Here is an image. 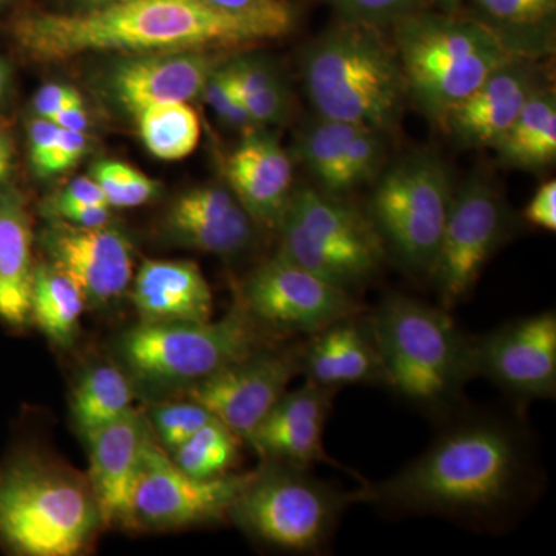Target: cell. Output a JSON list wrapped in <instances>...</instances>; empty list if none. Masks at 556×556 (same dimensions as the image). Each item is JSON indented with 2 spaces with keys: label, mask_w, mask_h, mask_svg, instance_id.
<instances>
[{
  "label": "cell",
  "mask_w": 556,
  "mask_h": 556,
  "mask_svg": "<svg viewBox=\"0 0 556 556\" xmlns=\"http://www.w3.org/2000/svg\"><path fill=\"white\" fill-rule=\"evenodd\" d=\"M135 393L126 372L101 365L87 371L73 391L72 415L84 438L115 422L131 408Z\"/></svg>",
  "instance_id": "f1b7e54d"
},
{
  "label": "cell",
  "mask_w": 556,
  "mask_h": 556,
  "mask_svg": "<svg viewBox=\"0 0 556 556\" xmlns=\"http://www.w3.org/2000/svg\"><path fill=\"white\" fill-rule=\"evenodd\" d=\"M51 200L61 201V203L108 204L100 186H98V182L94 181L90 175L89 177L72 179V181Z\"/></svg>",
  "instance_id": "f6af8a7d"
},
{
  "label": "cell",
  "mask_w": 556,
  "mask_h": 556,
  "mask_svg": "<svg viewBox=\"0 0 556 556\" xmlns=\"http://www.w3.org/2000/svg\"><path fill=\"white\" fill-rule=\"evenodd\" d=\"M101 525L90 484L21 453L0 466V547L22 556H76Z\"/></svg>",
  "instance_id": "5b68a950"
},
{
  "label": "cell",
  "mask_w": 556,
  "mask_h": 556,
  "mask_svg": "<svg viewBox=\"0 0 556 556\" xmlns=\"http://www.w3.org/2000/svg\"><path fill=\"white\" fill-rule=\"evenodd\" d=\"M90 177L98 182L110 207H137L159 195L161 186L130 164L100 160L91 166Z\"/></svg>",
  "instance_id": "836d02e7"
},
{
  "label": "cell",
  "mask_w": 556,
  "mask_h": 556,
  "mask_svg": "<svg viewBox=\"0 0 556 556\" xmlns=\"http://www.w3.org/2000/svg\"><path fill=\"white\" fill-rule=\"evenodd\" d=\"M239 302L263 327L311 336L342 318L362 313L343 291L277 252L252 270Z\"/></svg>",
  "instance_id": "7c38bea8"
},
{
  "label": "cell",
  "mask_w": 556,
  "mask_h": 556,
  "mask_svg": "<svg viewBox=\"0 0 556 556\" xmlns=\"http://www.w3.org/2000/svg\"><path fill=\"white\" fill-rule=\"evenodd\" d=\"M84 102L83 97L75 87L68 84L49 83L36 91L31 100L33 115L50 119L62 109Z\"/></svg>",
  "instance_id": "7bdbcfd3"
},
{
  "label": "cell",
  "mask_w": 556,
  "mask_h": 556,
  "mask_svg": "<svg viewBox=\"0 0 556 556\" xmlns=\"http://www.w3.org/2000/svg\"><path fill=\"white\" fill-rule=\"evenodd\" d=\"M225 62L211 73L206 84H204L203 91H201V98L208 108L214 110L215 115L223 124L232 127V129L247 131L257 126V124L254 123V119L249 116L248 110L241 104L239 94L230 83Z\"/></svg>",
  "instance_id": "74e56055"
},
{
  "label": "cell",
  "mask_w": 556,
  "mask_h": 556,
  "mask_svg": "<svg viewBox=\"0 0 556 556\" xmlns=\"http://www.w3.org/2000/svg\"><path fill=\"white\" fill-rule=\"evenodd\" d=\"M336 393L338 391L309 380L295 391H287L247 439L249 445L263 460L306 468L314 464H325L356 475L354 470L332 459L325 450V426Z\"/></svg>",
  "instance_id": "ac0fdd59"
},
{
  "label": "cell",
  "mask_w": 556,
  "mask_h": 556,
  "mask_svg": "<svg viewBox=\"0 0 556 556\" xmlns=\"http://www.w3.org/2000/svg\"><path fill=\"white\" fill-rule=\"evenodd\" d=\"M149 431L144 417L130 408L115 422L86 438L89 442L90 489L101 525L137 526L135 486Z\"/></svg>",
  "instance_id": "ffe728a7"
},
{
  "label": "cell",
  "mask_w": 556,
  "mask_h": 556,
  "mask_svg": "<svg viewBox=\"0 0 556 556\" xmlns=\"http://www.w3.org/2000/svg\"><path fill=\"white\" fill-rule=\"evenodd\" d=\"M46 214L49 218L64 219L84 228H97V226L112 223L108 204L61 203V201L49 200L46 204Z\"/></svg>",
  "instance_id": "60d3db41"
},
{
  "label": "cell",
  "mask_w": 556,
  "mask_h": 556,
  "mask_svg": "<svg viewBox=\"0 0 556 556\" xmlns=\"http://www.w3.org/2000/svg\"><path fill=\"white\" fill-rule=\"evenodd\" d=\"M116 0H61V11H86L109 5Z\"/></svg>",
  "instance_id": "c3c4849f"
},
{
  "label": "cell",
  "mask_w": 556,
  "mask_h": 556,
  "mask_svg": "<svg viewBox=\"0 0 556 556\" xmlns=\"http://www.w3.org/2000/svg\"><path fill=\"white\" fill-rule=\"evenodd\" d=\"M386 387L428 415H447L463 397L471 371L470 340L450 311L388 294L369 316Z\"/></svg>",
  "instance_id": "277c9868"
},
{
  "label": "cell",
  "mask_w": 556,
  "mask_h": 556,
  "mask_svg": "<svg viewBox=\"0 0 556 556\" xmlns=\"http://www.w3.org/2000/svg\"><path fill=\"white\" fill-rule=\"evenodd\" d=\"M490 28L514 56L548 53L554 42L556 0H471Z\"/></svg>",
  "instance_id": "d4e9b609"
},
{
  "label": "cell",
  "mask_w": 556,
  "mask_h": 556,
  "mask_svg": "<svg viewBox=\"0 0 556 556\" xmlns=\"http://www.w3.org/2000/svg\"><path fill=\"white\" fill-rule=\"evenodd\" d=\"M277 230V252L351 294L379 273L387 254L369 215L321 189L292 190Z\"/></svg>",
  "instance_id": "9c48e42d"
},
{
  "label": "cell",
  "mask_w": 556,
  "mask_h": 556,
  "mask_svg": "<svg viewBox=\"0 0 556 556\" xmlns=\"http://www.w3.org/2000/svg\"><path fill=\"white\" fill-rule=\"evenodd\" d=\"M343 20L383 27L422 10V0H327Z\"/></svg>",
  "instance_id": "f35d334b"
},
{
  "label": "cell",
  "mask_w": 556,
  "mask_h": 556,
  "mask_svg": "<svg viewBox=\"0 0 556 556\" xmlns=\"http://www.w3.org/2000/svg\"><path fill=\"white\" fill-rule=\"evenodd\" d=\"M131 285L130 299L142 321H208L214 299L199 265L189 260H148Z\"/></svg>",
  "instance_id": "603a6c76"
},
{
  "label": "cell",
  "mask_w": 556,
  "mask_h": 556,
  "mask_svg": "<svg viewBox=\"0 0 556 556\" xmlns=\"http://www.w3.org/2000/svg\"><path fill=\"white\" fill-rule=\"evenodd\" d=\"M14 0H0V11L9 9L10 5H13Z\"/></svg>",
  "instance_id": "f5cc1de1"
},
{
  "label": "cell",
  "mask_w": 556,
  "mask_h": 556,
  "mask_svg": "<svg viewBox=\"0 0 556 556\" xmlns=\"http://www.w3.org/2000/svg\"><path fill=\"white\" fill-rule=\"evenodd\" d=\"M507 230L506 204L489 182L470 179L455 190L430 274L441 308L452 311L468 298Z\"/></svg>",
  "instance_id": "8fae6325"
},
{
  "label": "cell",
  "mask_w": 556,
  "mask_h": 556,
  "mask_svg": "<svg viewBox=\"0 0 556 556\" xmlns=\"http://www.w3.org/2000/svg\"><path fill=\"white\" fill-rule=\"evenodd\" d=\"M444 13H456L466 0H437Z\"/></svg>",
  "instance_id": "816d5d0a"
},
{
  "label": "cell",
  "mask_w": 556,
  "mask_h": 556,
  "mask_svg": "<svg viewBox=\"0 0 556 556\" xmlns=\"http://www.w3.org/2000/svg\"><path fill=\"white\" fill-rule=\"evenodd\" d=\"M269 328L237 302L218 321H141L118 339L127 371L150 391L189 388L269 346Z\"/></svg>",
  "instance_id": "52a82bcc"
},
{
  "label": "cell",
  "mask_w": 556,
  "mask_h": 556,
  "mask_svg": "<svg viewBox=\"0 0 556 556\" xmlns=\"http://www.w3.org/2000/svg\"><path fill=\"white\" fill-rule=\"evenodd\" d=\"M163 232L177 247L233 258L244 254L255 243L257 223L243 211L222 219L163 222Z\"/></svg>",
  "instance_id": "4dcf8cb0"
},
{
  "label": "cell",
  "mask_w": 556,
  "mask_h": 556,
  "mask_svg": "<svg viewBox=\"0 0 556 556\" xmlns=\"http://www.w3.org/2000/svg\"><path fill=\"white\" fill-rule=\"evenodd\" d=\"M207 2L222 7V9L243 10L255 5V3L263 2V0H207Z\"/></svg>",
  "instance_id": "f907efd6"
},
{
  "label": "cell",
  "mask_w": 556,
  "mask_h": 556,
  "mask_svg": "<svg viewBox=\"0 0 556 556\" xmlns=\"http://www.w3.org/2000/svg\"><path fill=\"white\" fill-rule=\"evenodd\" d=\"M33 241L27 197L10 182L0 189V320L9 327L31 320Z\"/></svg>",
  "instance_id": "cb8c5ba5"
},
{
  "label": "cell",
  "mask_w": 556,
  "mask_h": 556,
  "mask_svg": "<svg viewBox=\"0 0 556 556\" xmlns=\"http://www.w3.org/2000/svg\"><path fill=\"white\" fill-rule=\"evenodd\" d=\"M393 27L408 97L438 123L493 70L515 58L482 22L455 13L419 10Z\"/></svg>",
  "instance_id": "8992f818"
},
{
  "label": "cell",
  "mask_w": 556,
  "mask_h": 556,
  "mask_svg": "<svg viewBox=\"0 0 556 556\" xmlns=\"http://www.w3.org/2000/svg\"><path fill=\"white\" fill-rule=\"evenodd\" d=\"M225 65L241 104L257 126H278L291 118V91L273 61L239 51Z\"/></svg>",
  "instance_id": "4316f807"
},
{
  "label": "cell",
  "mask_w": 556,
  "mask_h": 556,
  "mask_svg": "<svg viewBox=\"0 0 556 556\" xmlns=\"http://www.w3.org/2000/svg\"><path fill=\"white\" fill-rule=\"evenodd\" d=\"M229 56L203 50L118 54L98 70L94 89L113 109L134 118L149 105L201 98L211 73Z\"/></svg>",
  "instance_id": "5bb4252c"
},
{
  "label": "cell",
  "mask_w": 556,
  "mask_h": 556,
  "mask_svg": "<svg viewBox=\"0 0 556 556\" xmlns=\"http://www.w3.org/2000/svg\"><path fill=\"white\" fill-rule=\"evenodd\" d=\"M525 218L536 228L556 230V181L548 179L533 193L525 208Z\"/></svg>",
  "instance_id": "ee69618b"
},
{
  "label": "cell",
  "mask_w": 556,
  "mask_h": 556,
  "mask_svg": "<svg viewBox=\"0 0 556 556\" xmlns=\"http://www.w3.org/2000/svg\"><path fill=\"white\" fill-rule=\"evenodd\" d=\"M354 503V492L314 477L306 467L265 460L233 500L228 518L266 546L317 555Z\"/></svg>",
  "instance_id": "ba28073f"
},
{
  "label": "cell",
  "mask_w": 556,
  "mask_h": 556,
  "mask_svg": "<svg viewBox=\"0 0 556 556\" xmlns=\"http://www.w3.org/2000/svg\"><path fill=\"white\" fill-rule=\"evenodd\" d=\"M348 123L321 118L311 123L299 139V155L320 189L331 195L345 197L343 152Z\"/></svg>",
  "instance_id": "1f68e13d"
},
{
  "label": "cell",
  "mask_w": 556,
  "mask_h": 556,
  "mask_svg": "<svg viewBox=\"0 0 556 556\" xmlns=\"http://www.w3.org/2000/svg\"><path fill=\"white\" fill-rule=\"evenodd\" d=\"M11 84H13V78H11V70L9 64L5 61L0 60V105L7 101V98L10 97L11 93Z\"/></svg>",
  "instance_id": "681fc988"
},
{
  "label": "cell",
  "mask_w": 556,
  "mask_h": 556,
  "mask_svg": "<svg viewBox=\"0 0 556 556\" xmlns=\"http://www.w3.org/2000/svg\"><path fill=\"white\" fill-rule=\"evenodd\" d=\"M163 447L174 452L179 445L185 444L200 428L215 420L203 405L197 402H179V404L160 405L150 413Z\"/></svg>",
  "instance_id": "8d00e7d4"
},
{
  "label": "cell",
  "mask_w": 556,
  "mask_h": 556,
  "mask_svg": "<svg viewBox=\"0 0 556 556\" xmlns=\"http://www.w3.org/2000/svg\"><path fill=\"white\" fill-rule=\"evenodd\" d=\"M299 372V348L280 351L265 346L186 388V394L247 441Z\"/></svg>",
  "instance_id": "2e32d148"
},
{
  "label": "cell",
  "mask_w": 556,
  "mask_h": 556,
  "mask_svg": "<svg viewBox=\"0 0 556 556\" xmlns=\"http://www.w3.org/2000/svg\"><path fill=\"white\" fill-rule=\"evenodd\" d=\"M14 166H16V144L11 131L0 124V189L13 182Z\"/></svg>",
  "instance_id": "bcb514c9"
},
{
  "label": "cell",
  "mask_w": 556,
  "mask_h": 556,
  "mask_svg": "<svg viewBox=\"0 0 556 556\" xmlns=\"http://www.w3.org/2000/svg\"><path fill=\"white\" fill-rule=\"evenodd\" d=\"M299 348L300 372L317 386H386L382 361L369 316H350L308 336Z\"/></svg>",
  "instance_id": "7402d4cb"
},
{
  "label": "cell",
  "mask_w": 556,
  "mask_h": 556,
  "mask_svg": "<svg viewBox=\"0 0 556 556\" xmlns=\"http://www.w3.org/2000/svg\"><path fill=\"white\" fill-rule=\"evenodd\" d=\"M50 121L60 126L61 129L75 131H87L90 126L89 113H87L84 102L62 109L56 115L51 116Z\"/></svg>",
  "instance_id": "7dc6e473"
},
{
  "label": "cell",
  "mask_w": 556,
  "mask_h": 556,
  "mask_svg": "<svg viewBox=\"0 0 556 556\" xmlns=\"http://www.w3.org/2000/svg\"><path fill=\"white\" fill-rule=\"evenodd\" d=\"M453 195L445 164L431 153H412L380 175L368 215L387 251L430 277Z\"/></svg>",
  "instance_id": "30bf717a"
},
{
  "label": "cell",
  "mask_w": 556,
  "mask_h": 556,
  "mask_svg": "<svg viewBox=\"0 0 556 556\" xmlns=\"http://www.w3.org/2000/svg\"><path fill=\"white\" fill-rule=\"evenodd\" d=\"M473 378H485L519 401L556 393L555 311L518 318L470 340Z\"/></svg>",
  "instance_id": "9a60e30c"
},
{
  "label": "cell",
  "mask_w": 556,
  "mask_h": 556,
  "mask_svg": "<svg viewBox=\"0 0 556 556\" xmlns=\"http://www.w3.org/2000/svg\"><path fill=\"white\" fill-rule=\"evenodd\" d=\"M239 437L217 419L200 428L172 452V459L190 477L206 479L228 473L239 455Z\"/></svg>",
  "instance_id": "d6a6232c"
},
{
  "label": "cell",
  "mask_w": 556,
  "mask_h": 556,
  "mask_svg": "<svg viewBox=\"0 0 556 556\" xmlns=\"http://www.w3.org/2000/svg\"><path fill=\"white\" fill-rule=\"evenodd\" d=\"M89 148L90 138L87 131L60 129L39 178L56 177L73 169L89 153Z\"/></svg>",
  "instance_id": "ab89813d"
},
{
  "label": "cell",
  "mask_w": 556,
  "mask_h": 556,
  "mask_svg": "<svg viewBox=\"0 0 556 556\" xmlns=\"http://www.w3.org/2000/svg\"><path fill=\"white\" fill-rule=\"evenodd\" d=\"M30 305L31 320L51 342L61 346L73 342L86 298L72 278L47 260L33 270Z\"/></svg>",
  "instance_id": "83f0119b"
},
{
  "label": "cell",
  "mask_w": 556,
  "mask_h": 556,
  "mask_svg": "<svg viewBox=\"0 0 556 556\" xmlns=\"http://www.w3.org/2000/svg\"><path fill=\"white\" fill-rule=\"evenodd\" d=\"M497 159L514 169H547L556 160V98L541 87L493 148Z\"/></svg>",
  "instance_id": "484cf974"
},
{
  "label": "cell",
  "mask_w": 556,
  "mask_h": 556,
  "mask_svg": "<svg viewBox=\"0 0 556 556\" xmlns=\"http://www.w3.org/2000/svg\"><path fill=\"white\" fill-rule=\"evenodd\" d=\"M251 475L190 477L149 431L135 486V522L150 529H178L222 521Z\"/></svg>",
  "instance_id": "4fadbf2b"
},
{
  "label": "cell",
  "mask_w": 556,
  "mask_h": 556,
  "mask_svg": "<svg viewBox=\"0 0 556 556\" xmlns=\"http://www.w3.org/2000/svg\"><path fill=\"white\" fill-rule=\"evenodd\" d=\"M541 87L529 60L511 58L493 70L466 100L448 110L439 124L463 148L493 149Z\"/></svg>",
  "instance_id": "d6986e66"
},
{
  "label": "cell",
  "mask_w": 556,
  "mask_h": 556,
  "mask_svg": "<svg viewBox=\"0 0 556 556\" xmlns=\"http://www.w3.org/2000/svg\"><path fill=\"white\" fill-rule=\"evenodd\" d=\"M386 161L383 134L368 127L350 124L348 126L345 152H343V175L346 193L372 181Z\"/></svg>",
  "instance_id": "e575fe53"
},
{
  "label": "cell",
  "mask_w": 556,
  "mask_h": 556,
  "mask_svg": "<svg viewBox=\"0 0 556 556\" xmlns=\"http://www.w3.org/2000/svg\"><path fill=\"white\" fill-rule=\"evenodd\" d=\"M247 211L229 186L207 185L188 190L172 203L164 222L222 219Z\"/></svg>",
  "instance_id": "d590c367"
},
{
  "label": "cell",
  "mask_w": 556,
  "mask_h": 556,
  "mask_svg": "<svg viewBox=\"0 0 556 556\" xmlns=\"http://www.w3.org/2000/svg\"><path fill=\"white\" fill-rule=\"evenodd\" d=\"M306 93L321 118L388 135L397 129L408 98L394 46L375 25L343 21L306 50Z\"/></svg>",
  "instance_id": "3957f363"
},
{
  "label": "cell",
  "mask_w": 556,
  "mask_h": 556,
  "mask_svg": "<svg viewBox=\"0 0 556 556\" xmlns=\"http://www.w3.org/2000/svg\"><path fill=\"white\" fill-rule=\"evenodd\" d=\"M298 21L289 0L243 10L207 0H116L86 11L20 10L9 35L22 56L60 64L86 54L244 50L289 35Z\"/></svg>",
  "instance_id": "6da1fadb"
},
{
  "label": "cell",
  "mask_w": 556,
  "mask_h": 556,
  "mask_svg": "<svg viewBox=\"0 0 556 556\" xmlns=\"http://www.w3.org/2000/svg\"><path fill=\"white\" fill-rule=\"evenodd\" d=\"M60 129L61 127L51 123L50 119L39 118V116H33L28 123V160H30L31 170L35 172L36 177H40L42 174Z\"/></svg>",
  "instance_id": "b9f144b4"
},
{
  "label": "cell",
  "mask_w": 556,
  "mask_h": 556,
  "mask_svg": "<svg viewBox=\"0 0 556 556\" xmlns=\"http://www.w3.org/2000/svg\"><path fill=\"white\" fill-rule=\"evenodd\" d=\"M139 138L156 159L177 161L189 156L199 146V115L189 102H164L139 110Z\"/></svg>",
  "instance_id": "f546056e"
},
{
  "label": "cell",
  "mask_w": 556,
  "mask_h": 556,
  "mask_svg": "<svg viewBox=\"0 0 556 556\" xmlns=\"http://www.w3.org/2000/svg\"><path fill=\"white\" fill-rule=\"evenodd\" d=\"M47 262L72 278L86 302L105 305L121 298L134 280L135 251L118 226L84 228L49 218L39 233Z\"/></svg>",
  "instance_id": "e0dca14e"
},
{
  "label": "cell",
  "mask_w": 556,
  "mask_h": 556,
  "mask_svg": "<svg viewBox=\"0 0 556 556\" xmlns=\"http://www.w3.org/2000/svg\"><path fill=\"white\" fill-rule=\"evenodd\" d=\"M226 175L229 188L257 226L277 229L294 190V166L276 135L263 126L243 131L230 153Z\"/></svg>",
  "instance_id": "44dd1931"
},
{
  "label": "cell",
  "mask_w": 556,
  "mask_h": 556,
  "mask_svg": "<svg viewBox=\"0 0 556 556\" xmlns=\"http://www.w3.org/2000/svg\"><path fill=\"white\" fill-rule=\"evenodd\" d=\"M521 431L493 417H466L442 431L413 463L380 482L365 479L356 503L399 514L493 525L536 489Z\"/></svg>",
  "instance_id": "7a4b0ae2"
}]
</instances>
